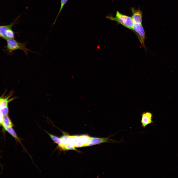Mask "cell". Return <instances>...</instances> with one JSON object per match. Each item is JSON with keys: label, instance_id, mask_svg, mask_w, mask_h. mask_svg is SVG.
Segmentation results:
<instances>
[{"label": "cell", "instance_id": "obj_1", "mask_svg": "<svg viewBox=\"0 0 178 178\" xmlns=\"http://www.w3.org/2000/svg\"><path fill=\"white\" fill-rule=\"evenodd\" d=\"M107 18L111 20L116 22L124 26L131 29H132L134 23L132 17L123 14L117 11L116 16H108Z\"/></svg>", "mask_w": 178, "mask_h": 178}, {"label": "cell", "instance_id": "obj_2", "mask_svg": "<svg viewBox=\"0 0 178 178\" xmlns=\"http://www.w3.org/2000/svg\"><path fill=\"white\" fill-rule=\"evenodd\" d=\"M6 40L7 48L10 53H12L13 51L18 49L22 50L26 55L28 54L29 52H33L26 48V46L27 44L26 42L20 43L13 39H8Z\"/></svg>", "mask_w": 178, "mask_h": 178}, {"label": "cell", "instance_id": "obj_3", "mask_svg": "<svg viewBox=\"0 0 178 178\" xmlns=\"http://www.w3.org/2000/svg\"><path fill=\"white\" fill-rule=\"evenodd\" d=\"M138 36L139 40L143 45H144L145 37V31L141 23H134L133 29Z\"/></svg>", "mask_w": 178, "mask_h": 178}, {"label": "cell", "instance_id": "obj_4", "mask_svg": "<svg viewBox=\"0 0 178 178\" xmlns=\"http://www.w3.org/2000/svg\"><path fill=\"white\" fill-rule=\"evenodd\" d=\"M152 114L149 112H144L141 114V126L145 128L148 125L153 123Z\"/></svg>", "mask_w": 178, "mask_h": 178}, {"label": "cell", "instance_id": "obj_5", "mask_svg": "<svg viewBox=\"0 0 178 178\" xmlns=\"http://www.w3.org/2000/svg\"><path fill=\"white\" fill-rule=\"evenodd\" d=\"M132 13V18L134 23H141L142 20V12L140 10L135 9L132 8L131 9Z\"/></svg>", "mask_w": 178, "mask_h": 178}, {"label": "cell", "instance_id": "obj_6", "mask_svg": "<svg viewBox=\"0 0 178 178\" xmlns=\"http://www.w3.org/2000/svg\"><path fill=\"white\" fill-rule=\"evenodd\" d=\"M68 142L72 143L76 147H80L83 146L80 136L69 135Z\"/></svg>", "mask_w": 178, "mask_h": 178}, {"label": "cell", "instance_id": "obj_7", "mask_svg": "<svg viewBox=\"0 0 178 178\" xmlns=\"http://www.w3.org/2000/svg\"><path fill=\"white\" fill-rule=\"evenodd\" d=\"M109 139L107 138H98L91 137L86 146H89L101 143L109 142Z\"/></svg>", "mask_w": 178, "mask_h": 178}, {"label": "cell", "instance_id": "obj_8", "mask_svg": "<svg viewBox=\"0 0 178 178\" xmlns=\"http://www.w3.org/2000/svg\"><path fill=\"white\" fill-rule=\"evenodd\" d=\"M1 124L2 125L4 130L7 128L10 127H13L14 126L8 115L3 116Z\"/></svg>", "mask_w": 178, "mask_h": 178}, {"label": "cell", "instance_id": "obj_9", "mask_svg": "<svg viewBox=\"0 0 178 178\" xmlns=\"http://www.w3.org/2000/svg\"><path fill=\"white\" fill-rule=\"evenodd\" d=\"M63 134L60 138L61 143L59 147L62 149L68 143L69 135L65 132L63 133Z\"/></svg>", "mask_w": 178, "mask_h": 178}, {"label": "cell", "instance_id": "obj_10", "mask_svg": "<svg viewBox=\"0 0 178 178\" xmlns=\"http://www.w3.org/2000/svg\"><path fill=\"white\" fill-rule=\"evenodd\" d=\"M13 25L11 24L5 26H0V37L5 40L7 39L6 35V31L9 29L11 28Z\"/></svg>", "mask_w": 178, "mask_h": 178}, {"label": "cell", "instance_id": "obj_11", "mask_svg": "<svg viewBox=\"0 0 178 178\" xmlns=\"http://www.w3.org/2000/svg\"><path fill=\"white\" fill-rule=\"evenodd\" d=\"M4 131H7L22 146L24 147L22 144L20 138H19L17 135L14 130L12 128V127H9L6 129Z\"/></svg>", "mask_w": 178, "mask_h": 178}, {"label": "cell", "instance_id": "obj_12", "mask_svg": "<svg viewBox=\"0 0 178 178\" xmlns=\"http://www.w3.org/2000/svg\"><path fill=\"white\" fill-rule=\"evenodd\" d=\"M79 136L83 145L82 147H86L89 142L91 137L87 135H82Z\"/></svg>", "mask_w": 178, "mask_h": 178}, {"label": "cell", "instance_id": "obj_13", "mask_svg": "<svg viewBox=\"0 0 178 178\" xmlns=\"http://www.w3.org/2000/svg\"><path fill=\"white\" fill-rule=\"evenodd\" d=\"M8 97L3 98L0 97V110L8 105V103L10 101L8 100Z\"/></svg>", "mask_w": 178, "mask_h": 178}, {"label": "cell", "instance_id": "obj_14", "mask_svg": "<svg viewBox=\"0 0 178 178\" xmlns=\"http://www.w3.org/2000/svg\"><path fill=\"white\" fill-rule=\"evenodd\" d=\"M45 132H46L49 135L52 140L54 141V143L58 144V146L60 145L61 143V140L60 138L57 136L51 134L46 131Z\"/></svg>", "mask_w": 178, "mask_h": 178}, {"label": "cell", "instance_id": "obj_15", "mask_svg": "<svg viewBox=\"0 0 178 178\" xmlns=\"http://www.w3.org/2000/svg\"><path fill=\"white\" fill-rule=\"evenodd\" d=\"M6 35L8 39H14L15 38L14 34V32L12 30L11 28L8 29L6 31Z\"/></svg>", "mask_w": 178, "mask_h": 178}, {"label": "cell", "instance_id": "obj_16", "mask_svg": "<svg viewBox=\"0 0 178 178\" xmlns=\"http://www.w3.org/2000/svg\"><path fill=\"white\" fill-rule=\"evenodd\" d=\"M75 147L72 143L68 142L62 149L63 150H76Z\"/></svg>", "mask_w": 178, "mask_h": 178}, {"label": "cell", "instance_id": "obj_17", "mask_svg": "<svg viewBox=\"0 0 178 178\" xmlns=\"http://www.w3.org/2000/svg\"><path fill=\"white\" fill-rule=\"evenodd\" d=\"M68 0H61V5L60 8V10H59V11L58 12V15H57V17H56V18L55 21L53 23L54 24H55L57 18H58L59 15L60 14V12H61V11L64 6L66 4V3L68 1Z\"/></svg>", "mask_w": 178, "mask_h": 178}, {"label": "cell", "instance_id": "obj_18", "mask_svg": "<svg viewBox=\"0 0 178 178\" xmlns=\"http://www.w3.org/2000/svg\"><path fill=\"white\" fill-rule=\"evenodd\" d=\"M0 111L1 112L3 116L8 115V105L1 109Z\"/></svg>", "mask_w": 178, "mask_h": 178}, {"label": "cell", "instance_id": "obj_19", "mask_svg": "<svg viewBox=\"0 0 178 178\" xmlns=\"http://www.w3.org/2000/svg\"><path fill=\"white\" fill-rule=\"evenodd\" d=\"M3 116L2 115L1 112L0 111V124H1V123L2 121Z\"/></svg>", "mask_w": 178, "mask_h": 178}]
</instances>
